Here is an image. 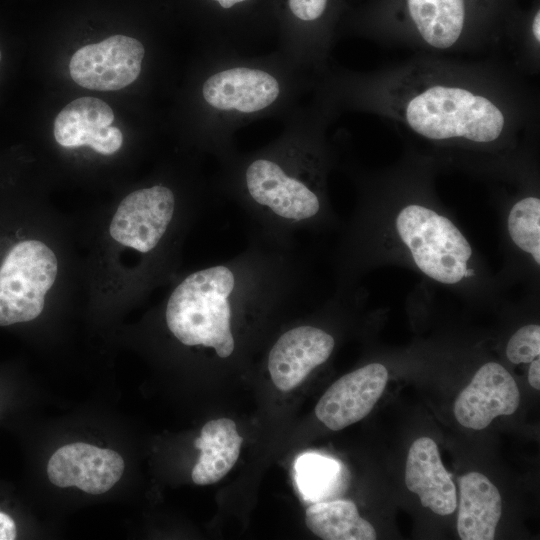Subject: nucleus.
I'll list each match as a JSON object with an SVG mask.
<instances>
[{
	"label": "nucleus",
	"instance_id": "obj_1",
	"mask_svg": "<svg viewBox=\"0 0 540 540\" xmlns=\"http://www.w3.org/2000/svg\"><path fill=\"white\" fill-rule=\"evenodd\" d=\"M315 101L284 118L281 133L247 153L219 161L215 191L234 201L254 224V233L294 246L296 231L321 211L324 128L336 108L320 88Z\"/></svg>",
	"mask_w": 540,
	"mask_h": 540
},
{
	"label": "nucleus",
	"instance_id": "obj_2",
	"mask_svg": "<svg viewBox=\"0 0 540 540\" xmlns=\"http://www.w3.org/2000/svg\"><path fill=\"white\" fill-rule=\"evenodd\" d=\"M314 77L278 50L251 54L208 48L192 92L191 118L196 142L222 161L235 151L242 127L265 118H285Z\"/></svg>",
	"mask_w": 540,
	"mask_h": 540
},
{
	"label": "nucleus",
	"instance_id": "obj_3",
	"mask_svg": "<svg viewBox=\"0 0 540 540\" xmlns=\"http://www.w3.org/2000/svg\"><path fill=\"white\" fill-rule=\"evenodd\" d=\"M517 0H370L345 12L339 28L410 36L436 50L496 30L517 18Z\"/></svg>",
	"mask_w": 540,
	"mask_h": 540
},
{
	"label": "nucleus",
	"instance_id": "obj_4",
	"mask_svg": "<svg viewBox=\"0 0 540 540\" xmlns=\"http://www.w3.org/2000/svg\"><path fill=\"white\" fill-rule=\"evenodd\" d=\"M402 119L416 134L435 141L464 139L489 143L503 133L507 119L490 97L462 85L434 83L409 94Z\"/></svg>",
	"mask_w": 540,
	"mask_h": 540
},
{
	"label": "nucleus",
	"instance_id": "obj_5",
	"mask_svg": "<svg viewBox=\"0 0 540 540\" xmlns=\"http://www.w3.org/2000/svg\"><path fill=\"white\" fill-rule=\"evenodd\" d=\"M347 0H276V50L312 77L325 72Z\"/></svg>",
	"mask_w": 540,
	"mask_h": 540
},
{
	"label": "nucleus",
	"instance_id": "obj_6",
	"mask_svg": "<svg viewBox=\"0 0 540 540\" xmlns=\"http://www.w3.org/2000/svg\"><path fill=\"white\" fill-rule=\"evenodd\" d=\"M396 228L427 276L445 284L465 277L471 246L448 218L426 207L409 205L397 216Z\"/></svg>",
	"mask_w": 540,
	"mask_h": 540
},
{
	"label": "nucleus",
	"instance_id": "obj_7",
	"mask_svg": "<svg viewBox=\"0 0 540 540\" xmlns=\"http://www.w3.org/2000/svg\"><path fill=\"white\" fill-rule=\"evenodd\" d=\"M57 273L56 255L46 244L17 243L0 267V326L37 318Z\"/></svg>",
	"mask_w": 540,
	"mask_h": 540
},
{
	"label": "nucleus",
	"instance_id": "obj_8",
	"mask_svg": "<svg viewBox=\"0 0 540 540\" xmlns=\"http://www.w3.org/2000/svg\"><path fill=\"white\" fill-rule=\"evenodd\" d=\"M208 48L248 53L276 37V0H194Z\"/></svg>",
	"mask_w": 540,
	"mask_h": 540
},
{
	"label": "nucleus",
	"instance_id": "obj_9",
	"mask_svg": "<svg viewBox=\"0 0 540 540\" xmlns=\"http://www.w3.org/2000/svg\"><path fill=\"white\" fill-rule=\"evenodd\" d=\"M176 211L172 188L155 184L128 194L119 204L109 226L111 237L123 246L147 254L158 247Z\"/></svg>",
	"mask_w": 540,
	"mask_h": 540
},
{
	"label": "nucleus",
	"instance_id": "obj_10",
	"mask_svg": "<svg viewBox=\"0 0 540 540\" xmlns=\"http://www.w3.org/2000/svg\"><path fill=\"white\" fill-rule=\"evenodd\" d=\"M145 54L144 44L138 39L114 35L78 49L71 57L69 72L81 87L116 91L139 77Z\"/></svg>",
	"mask_w": 540,
	"mask_h": 540
},
{
	"label": "nucleus",
	"instance_id": "obj_11",
	"mask_svg": "<svg viewBox=\"0 0 540 540\" xmlns=\"http://www.w3.org/2000/svg\"><path fill=\"white\" fill-rule=\"evenodd\" d=\"M387 380V369L380 363L368 364L342 376L316 404L317 418L333 431L360 421L381 397Z\"/></svg>",
	"mask_w": 540,
	"mask_h": 540
},
{
	"label": "nucleus",
	"instance_id": "obj_12",
	"mask_svg": "<svg viewBox=\"0 0 540 540\" xmlns=\"http://www.w3.org/2000/svg\"><path fill=\"white\" fill-rule=\"evenodd\" d=\"M124 471L119 453L91 444L76 442L64 445L48 461V478L58 487L75 486L98 495L118 482Z\"/></svg>",
	"mask_w": 540,
	"mask_h": 540
},
{
	"label": "nucleus",
	"instance_id": "obj_13",
	"mask_svg": "<svg viewBox=\"0 0 540 540\" xmlns=\"http://www.w3.org/2000/svg\"><path fill=\"white\" fill-rule=\"evenodd\" d=\"M334 346L333 336L319 327L299 325L286 330L268 353V371L274 385L283 392L294 389L328 360Z\"/></svg>",
	"mask_w": 540,
	"mask_h": 540
},
{
	"label": "nucleus",
	"instance_id": "obj_14",
	"mask_svg": "<svg viewBox=\"0 0 540 540\" xmlns=\"http://www.w3.org/2000/svg\"><path fill=\"white\" fill-rule=\"evenodd\" d=\"M519 403L520 392L511 374L502 365L488 362L456 398L454 415L462 426L482 430L497 416L513 414Z\"/></svg>",
	"mask_w": 540,
	"mask_h": 540
},
{
	"label": "nucleus",
	"instance_id": "obj_15",
	"mask_svg": "<svg viewBox=\"0 0 540 540\" xmlns=\"http://www.w3.org/2000/svg\"><path fill=\"white\" fill-rule=\"evenodd\" d=\"M114 113L104 101L81 97L66 105L54 121V137L63 147L90 146L100 154L111 155L123 143L122 132L111 126Z\"/></svg>",
	"mask_w": 540,
	"mask_h": 540
},
{
	"label": "nucleus",
	"instance_id": "obj_16",
	"mask_svg": "<svg viewBox=\"0 0 540 540\" xmlns=\"http://www.w3.org/2000/svg\"><path fill=\"white\" fill-rule=\"evenodd\" d=\"M405 484L432 512L449 515L455 511L456 487L431 438L420 437L412 443L407 455Z\"/></svg>",
	"mask_w": 540,
	"mask_h": 540
},
{
	"label": "nucleus",
	"instance_id": "obj_17",
	"mask_svg": "<svg viewBox=\"0 0 540 540\" xmlns=\"http://www.w3.org/2000/svg\"><path fill=\"white\" fill-rule=\"evenodd\" d=\"M460 504L457 530L463 540H492L502 513L497 487L482 473L459 478Z\"/></svg>",
	"mask_w": 540,
	"mask_h": 540
},
{
	"label": "nucleus",
	"instance_id": "obj_18",
	"mask_svg": "<svg viewBox=\"0 0 540 540\" xmlns=\"http://www.w3.org/2000/svg\"><path fill=\"white\" fill-rule=\"evenodd\" d=\"M242 442L233 420L219 418L208 421L194 442L201 454L192 469L193 482L210 485L221 480L238 460Z\"/></svg>",
	"mask_w": 540,
	"mask_h": 540
},
{
	"label": "nucleus",
	"instance_id": "obj_19",
	"mask_svg": "<svg viewBox=\"0 0 540 540\" xmlns=\"http://www.w3.org/2000/svg\"><path fill=\"white\" fill-rule=\"evenodd\" d=\"M308 529L324 540H374V527L351 500L337 499L311 504L305 514Z\"/></svg>",
	"mask_w": 540,
	"mask_h": 540
},
{
	"label": "nucleus",
	"instance_id": "obj_20",
	"mask_svg": "<svg viewBox=\"0 0 540 540\" xmlns=\"http://www.w3.org/2000/svg\"><path fill=\"white\" fill-rule=\"evenodd\" d=\"M339 474L338 463L322 455H301L295 463L298 488L311 501H322L336 485Z\"/></svg>",
	"mask_w": 540,
	"mask_h": 540
},
{
	"label": "nucleus",
	"instance_id": "obj_21",
	"mask_svg": "<svg viewBox=\"0 0 540 540\" xmlns=\"http://www.w3.org/2000/svg\"><path fill=\"white\" fill-rule=\"evenodd\" d=\"M508 230L514 243L540 263V200L527 197L517 202L508 217Z\"/></svg>",
	"mask_w": 540,
	"mask_h": 540
},
{
	"label": "nucleus",
	"instance_id": "obj_22",
	"mask_svg": "<svg viewBox=\"0 0 540 540\" xmlns=\"http://www.w3.org/2000/svg\"><path fill=\"white\" fill-rule=\"evenodd\" d=\"M506 354L514 364L528 363L540 354V327L531 324L518 329L510 338Z\"/></svg>",
	"mask_w": 540,
	"mask_h": 540
},
{
	"label": "nucleus",
	"instance_id": "obj_23",
	"mask_svg": "<svg viewBox=\"0 0 540 540\" xmlns=\"http://www.w3.org/2000/svg\"><path fill=\"white\" fill-rule=\"evenodd\" d=\"M16 537V525L14 520L0 511V540H13Z\"/></svg>",
	"mask_w": 540,
	"mask_h": 540
},
{
	"label": "nucleus",
	"instance_id": "obj_24",
	"mask_svg": "<svg viewBox=\"0 0 540 540\" xmlns=\"http://www.w3.org/2000/svg\"><path fill=\"white\" fill-rule=\"evenodd\" d=\"M529 384L536 390L540 389V359L536 357L531 361L528 372Z\"/></svg>",
	"mask_w": 540,
	"mask_h": 540
},
{
	"label": "nucleus",
	"instance_id": "obj_25",
	"mask_svg": "<svg viewBox=\"0 0 540 540\" xmlns=\"http://www.w3.org/2000/svg\"><path fill=\"white\" fill-rule=\"evenodd\" d=\"M0 60H1V52H0Z\"/></svg>",
	"mask_w": 540,
	"mask_h": 540
}]
</instances>
